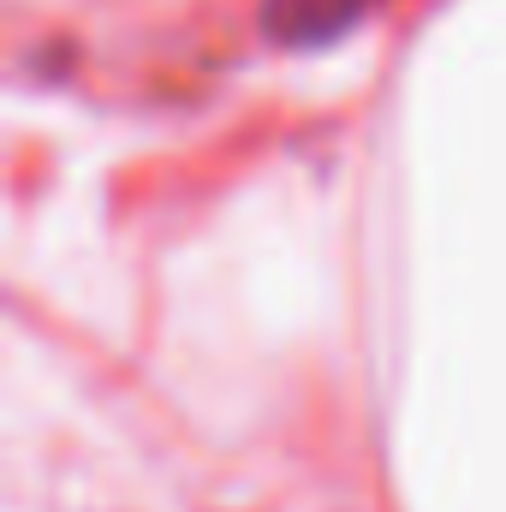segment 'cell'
<instances>
[{
	"label": "cell",
	"instance_id": "cell-1",
	"mask_svg": "<svg viewBox=\"0 0 506 512\" xmlns=\"http://www.w3.org/2000/svg\"><path fill=\"white\" fill-rule=\"evenodd\" d=\"M381 0H262V30L274 42H292V48H310V42H328L340 30H352L364 12H376Z\"/></svg>",
	"mask_w": 506,
	"mask_h": 512
}]
</instances>
